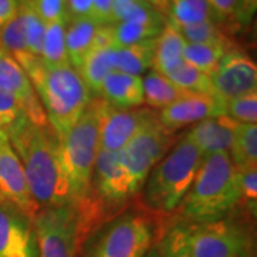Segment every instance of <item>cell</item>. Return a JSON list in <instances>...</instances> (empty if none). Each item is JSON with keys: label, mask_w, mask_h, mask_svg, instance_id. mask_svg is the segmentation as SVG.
<instances>
[{"label": "cell", "mask_w": 257, "mask_h": 257, "mask_svg": "<svg viewBox=\"0 0 257 257\" xmlns=\"http://www.w3.org/2000/svg\"><path fill=\"white\" fill-rule=\"evenodd\" d=\"M6 135L23 166L29 190L40 209L69 204L62 170L60 140L50 124H35L20 116Z\"/></svg>", "instance_id": "obj_1"}, {"label": "cell", "mask_w": 257, "mask_h": 257, "mask_svg": "<svg viewBox=\"0 0 257 257\" xmlns=\"http://www.w3.org/2000/svg\"><path fill=\"white\" fill-rule=\"evenodd\" d=\"M239 203L237 176L229 153H211L203 156L194 182L176 214L179 223L219 220Z\"/></svg>", "instance_id": "obj_2"}, {"label": "cell", "mask_w": 257, "mask_h": 257, "mask_svg": "<svg viewBox=\"0 0 257 257\" xmlns=\"http://www.w3.org/2000/svg\"><path fill=\"white\" fill-rule=\"evenodd\" d=\"M26 74L49 124L62 140L90 104L92 93L80 73L70 64L47 66L42 59H37Z\"/></svg>", "instance_id": "obj_3"}, {"label": "cell", "mask_w": 257, "mask_h": 257, "mask_svg": "<svg viewBox=\"0 0 257 257\" xmlns=\"http://www.w3.org/2000/svg\"><path fill=\"white\" fill-rule=\"evenodd\" d=\"M203 155L184 135L147 176L142 203L157 217L175 214L202 165Z\"/></svg>", "instance_id": "obj_4"}, {"label": "cell", "mask_w": 257, "mask_h": 257, "mask_svg": "<svg viewBox=\"0 0 257 257\" xmlns=\"http://www.w3.org/2000/svg\"><path fill=\"white\" fill-rule=\"evenodd\" d=\"M99 152L100 114L97 99H94L60 140L62 170L70 206L82 202L89 190Z\"/></svg>", "instance_id": "obj_5"}, {"label": "cell", "mask_w": 257, "mask_h": 257, "mask_svg": "<svg viewBox=\"0 0 257 257\" xmlns=\"http://www.w3.org/2000/svg\"><path fill=\"white\" fill-rule=\"evenodd\" d=\"M175 226L194 257H253L251 237L236 221L219 219Z\"/></svg>", "instance_id": "obj_6"}, {"label": "cell", "mask_w": 257, "mask_h": 257, "mask_svg": "<svg viewBox=\"0 0 257 257\" xmlns=\"http://www.w3.org/2000/svg\"><path fill=\"white\" fill-rule=\"evenodd\" d=\"M175 143V132L166 127L157 117L139 132L119 153V160L132 186L138 194L152 169L170 152Z\"/></svg>", "instance_id": "obj_7"}, {"label": "cell", "mask_w": 257, "mask_h": 257, "mask_svg": "<svg viewBox=\"0 0 257 257\" xmlns=\"http://www.w3.org/2000/svg\"><path fill=\"white\" fill-rule=\"evenodd\" d=\"M153 240V220L140 213H126L101 233L89 257H145Z\"/></svg>", "instance_id": "obj_8"}, {"label": "cell", "mask_w": 257, "mask_h": 257, "mask_svg": "<svg viewBox=\"0 0 257 257\" xmlns=\"http://www.w3.org/2000/svg\"><path fill=\"white\" fill-rule=\"evenodd\" d=\"M39 257H76L80 248L77 240V217L73 206L43 207L33 220Z\"/></svg>", "instance_id": "obj_9"}, {"label": "cell", "mask_w": 257, "mask_h": 257, "mask_svg": "<svg viewBox=\"0 0 257 257\" xmlns=\"http://www.w3.org/2000/svg\"><path fill=\"white\" fill-rule=\"evenodd\" d=\"M100 114V149L106 152H120L132 142V139L159 117L153 109L136 107L120 110L97 97Z\"/></svg>", "instance_id": "obj_10"}, {"label": "cell", "mask_w": 257, "mask_h": 257, "mask_svg": "<svg viewBox=\"0 0 257 257\" xmlns=\"http://www.w3.org/2000/svg\"><path fill=\"white\" fill-rule=\"evenodd\" d=\"M211 84L213 96L220 101L257 92L256 62L237 47L230 49L211 74Z\"/></svg>", "instance_id": "obj_11"}, {"label": "cell", "mask_w": 257, "mask_h": 257, "mask_svg": "<svg viewBox=\"0 0 257 257\" xmlns=\"http://www.w3.org/2000/svg\"><path fill=\"white\" fill-rule=\"evenodd\" d=\"M0 197L15 204L32 220L40 210L29 190L23 166L3 128H0Z\"/></svg>", "instance_id": "obj_12"}, {"label": "cell", "mask_w": 257, "mask_h": 257, "mask_svg": "<svg viewBox=\"0 0 257 257\" xmlns=\"http://www.w3.org/2000/svg\"><path fill=\"white\" fill-rule=\"evenodd\" d=\"M0 257H39L33 220L0 197Z\"/></svg>", "instance_id": "obj_13"}, {"label": "cell", "mask_w": 257, "mask_h": 257, "mask_svg": "<svg viewBox=\"0 0 257 257\" xmlns=\"http://www.w3.org/2000/svg\"><path fill=\"white\" fill-rule=\"evenodd\" d=\"M0 89L12 93L20 101L25 114L35 124H49L46 113L37 99L28 74L3 49H0Z\"/></svg>", "instance_id": "obj_14"}, {"label": "cell", "mask_w": 257, "mask_h": 257, "mask_svg": "<svg viewBox=\"0 0 257 257\" xmlns=\"http://www.w3.org/2000/svg\"><path fill=\"white\" fill-rule=\"evenodd\" d=\"M220 114H224V111L219 99L207 94L189 93L159 111V119L166 127L176 132L189 124H196L203 119Z\"/></svg>", "instance_id": "obj_15"}, {"label": "cell", "mask_w": 257, "mask_h": 257, "mask_svg": "<svg viewBox=\"0 0 257 257\" xmlns=\"http://www.w3.org/2000/svg\"><path fill=\"white\" fill-rule=\"evenodd\" d=\"M237 126L239 123L229 116H211L196 123L186 133V138L202 152L203 156L211 153H229Z\"/></svg>", "instance_id": "obj_16"}, {"label": "cell", "mask_w": 257, "mask_h": 257, "mask_svg": "<svg viewBox=\"0 0 257 257\" xmlns=\"http://www.w3.org/2000/svg\"><path fill=\"white\" fill-rule=\"evenodd\" d=\"M100 97L120 110L140 107L145 103L142 76L113 70L101 84Z\"/></svg>", "instance_id": "obj_17"}, {"label": "cell", "mask_w": 257, "mask_h": 257, "mask_svg": "<svg viewBox=\"0 0 257 257\" xmlns=\"http://www.w3.org/2000/svg\"><path fill=\"white\" fill-rule=\"evenodd\" d=\"M186 42L180 32L169 20L166 22L162 33L156 37L153 70L159 73L167 74L173 72L177 66L183 63V52Z\"/></svg>", "instance_id": "obj_18"}, {"label": "cell", "mask_w": 257, "mask_h": 257, "mask_svg": "<svg viewBox=\"0 0 257 257\" xmlns=\"http://www.w3.org/2000/svg\"><path fill=\"white\" fill-rule=\"evenodd\" d=\"M99 25L90 18L70 20L66 26V52L70 66L79 70L86 55L90 52L94 43Z\"/></svg>", "instance_id": "obj_19"}, {"label": "cell", "mask_w": 257, "mask_h": 257, "mask_svg": "<svg viewBox=\"0 0 257 257\" xmlns=\"http://www.w3.org/2000/svg\"><path fill=\"white\" fill-rule=\"evenodd\" d=\"M156 39L113 49V70L142 76L153 67Z\"/></svg>", "instance_id": "obj_20"}, {"label": "cell", "mask_w": 257, "mask_h": 257, "mask_svg": "<svg viewBox=\"0 0 257 257\" xmlns=\"http://www.w3.org/2000/svg\"><path fill=\"white\" fill-rule=\"evenodd\" d=\"M116 46H93L83 59L79 73L90 93L100 96L101 84L113 72V49Z\"/></svg>", "instance_id": "obj_21"}, {"label": "cell", "mask_w": 257, "mask_h": 257, "mask_svg": "<svg viewBox=\"0 0 257 257\" xmlns=\"http://www.w3.org/2000/svg\"><path fill=\"white\" fill-rule=\"evenodd\" d=\"M143 80V93L145 103L149 104V109L163 110L176 100L184 97L189 93L179 89L167 76L159 73L156 70H149V73L142 77Z\"/></svg>", "instance_id": "obj_22"}, {"label": "cell", "mask_w": 257, "mask_h": 257, "mask_svg": "<svg viewBox=\"0 0 257 257\" xmlns=\"http://www.w3.org/2000/svg\"><path fill=\"white\" fill-rule=\"evenodd\" d=\"M0 49H3L8 55L16 60L25 73L39 59L29 50L23 25L19 15L0 28Z\"/></svg>", "instance_id": "obj_23"}, {"label": "cell", "mask_w": 257, "mask_h": 257, "mask_svg": "<svg viewBox=\"0 0 257 257\" xmlns=\"http://www.w3.org/2000/svg\"><path fill=\"white\" fill-rule=\"evenodd\" d=\"M229 156L236 170L257 167V124L239 123Z\"/></svg>", "instance_id": "obj_24"}, {"label": "cell", "mask_w": 257, "mask_h": 257, "mask_svg": "<svg viewBox=\"0 0 257 257\" xmlns=\"http://www.w3.org/2000/svg\"><path fill=\"white\" fill-rule=\"evenodd\" d=\"M167 20L180 28L203 22H219V18L206 0H169Z\"/></svg>", "instance_id": "obj_25"}, {"label": "cell", "mask_w": 257, "mask_h": 257, "mask_svg": "<svg viewBox=\"0 0 257 257\" xmlns=\"http://www.w3.org/2000/svg\"><path fill=\"white\" fill-rule=\"evenodd\" d=\"M166 22H120L111 25L114 46L124 47L145 40L156 39L165 28Z\"/></svg>", "instance_id": "obj_26"}, {"label": "cell", "mask_w": 257, "mask_h": 257, "mask_svg": "<svg viewBox=\"0 0 257 257\" xmlns=\"http://www.w3.org/2000/svg\"><path fill=\"white\" fill-rule=\"evenodd\" d=\"M66 26H67V22H64V20L46 23L40 59L47 66H67V64H70L69 59H67L66 40H64Z\"/></svg>", "instance_id": "obj_27"}, {"label": "cell", "mask_w": 257, "mask_h": 257, "mask_svg": "<svg viewBox=\"0 0 257 257\" xmlns=\"http://www.w3.org/2000/svg\"><path fill=\"white\" fill-rule=\"evenodd\" d=\"M173 25V23H172ZM176 29L180 32L186 43H196V45H216V46L226 47L227 50L233 49V42L224 33L217 22H203L199 25L192 26H180Z\"/></svg>", "instance_id": "obj_28"}, {"label": "cell", "mask_w": 257, "mask_h": 257, "mask_svg": "<svg viewBox=\"0 0 257 257\" xmlns=\"http://www.w3.org/2000/svg\"><path fill=\"white\" fill-rule=\"evenodd\" d=\"M18 15L20 20H22V25H23L29 50H30L32 55L40 59L46 23L37 15L36 9L33 8L32 0H18Z\"/></svg>", "instance_id": "obj_29"}, {"label": "cell", "mask_w": 257, "mask_h": 257, "mask_svg": "<svg viewBox=\"0 0 257 257\" xmlns=\"http://www.w3.org/2000/svg\"><path fill=\"white\" fill-rule=\"evenodd\" d=\"M229 52L226 47L216 46V45H196V43H186L183 52V62L196 67L203 73L211 74L216 72L223 56Z\"/></svg>", "instance_id": "obj_30"}, {"label": "cell", "mask_w": 257, "mask_h": 257, "mask_svg": "<svg viewBox=\"0 0 257 257\" xmlns=\"http://www.w3.org/2000/svg\"><path fill=\"white\" fill-rule=\"evenodd\" d=\"M167 77L183 92L213 96V84H211L210 76L197 70L196 67L187 64L186 62L177 66L173 72L167 74Z\"/></svg>", "instance_id": "obj_31"}, {"label": "cell", "mask_w": 257, "mask_h": 257, "mask_svg": "<svg viewBox=\"0 0 257 257\" xmlns=\"http://www.w3.org/2000/svg\"><path fill=\"white\" fill-rule=\"evenodd\" d=\"M167 19L145 0H113V25L120 22H163Z\"/></svg>", "instance_id": "obj_32"}, {"label": "cell", "mask_w": 257, "mask_h": 257, "mask_svg": "<svg viewBox=\"0 0 257 257\" xmlns=\"http://www.w3.org/2000/svg\"><path fill=\"white\" fill-rule=\"evenodd\" d=\"M224 116H229L237 123L257 121V92L247 93L239 97L221 101Z\"/></svg>", "instance_id": "obj_33"}, {"label": "cell", "mask_w": 257, "mask_h": 257, "mask_svg": "<svg viewBox=\"0 0 257 257\" xmlns=\"http://www.w3.org/2000/svg\"><path fill=\"white\" fill-rule=\"evenodd\" d=\"M236 176L239 186L240 203L246 204L248 211L254 216L257 206V167L236 170Z\"/></svg>", "instance_id": "obj_34"}, {"label": "cell", "mask_w": 257, "mask_h": 257, "mask_svg": "<svg viewBox=\"0 0 257 257\" xmlns=\"http://www.w3.org/2000/svg\"><path fill=\"white\" fill-rule=\"evenodd\" d=\"M156 250L160 257H194L186 247L182 234L176 226H172L162 240H159Z\"/></svg>", "instance_id": "obj_35"}, {"label": "cell", "mask_w": 257, "mask_h": 257, "mask_svg": "<svg viewBox=\"0 0 257 257\" xmlns=\"http://www.w3.org/2000/svg\"><path fill=\"white\" fill-rule=\"evenodd\" d=\"M23 114L20 101L12 93L0 89V128L6 130Z\"/></svg>", "instance_id": "obj_36"}, {"label": "cell", "mask_w": 257, "mask_h": 257, "mask_svg": "<svg viewBox=\"0 0 257 257\" xmlns=\"http://www.w3.org/2000/svg\"><path fill=\"white\" fill-rule=\"evenodd\" d=\"M33 8L45 23L64 20L69 22L66 13V0H32Z\"/></svg>", "instance_id": "obj_37"}, {"label": "cell", "mask_w": 257, "mask_h": 257, "mask_svg": "<svg viewBox=\"0 0 257 257\" xmlns=\"http://www.w3.org/2000/svg\"><path fill=\"white\" fill-rule=\"evenodd\" d=\"M90 19L99 26L113 25V0H93Z\"/></svg>", "instance_id": "obj_38"}, {"label": "cell", "mask_w": 257, "mask_h": 257, "mask_svg": "<svg viewBox=\"0 0 257 257\" xmlns=\"http://www.w3.org/2000/svg\"><path fill=\"white\" fill-rule=\"evenodd\" d=\"M257 10V0H237L234 19L241 26H248Z\"/></svg>", "instance_id": "obj_39"}, {"label": "cell", "mask_w": 257, "mask_h": 257, "mask_svg": "<svg viewBox=\"0 0 257 257\" xmlns=\"http://www.w3.org/2000/svg\"><path fill=\"white\" fill-rule=\"evenodd\" d=\"M93 0H66V13L69 22L74 19L90 18Z\"/></svg>", "instance_id": "obj_40"}, {"label": "cell", "mask_w": 257, "mask_h": 257, "mask_svg": "<svg viewBox=\"0 0 257 257\" xmlns=\"http://www.w3.org/2000/svg\"><path fill=\"white\" fill-rule=\"evenodd\" d=\"M206 3L216 13L219 20L234 18V10H236L237 0H206Z\"/></svg>", "instance_id": "obj_41"}, {"label": "cell", "mask_w": 257, "mask_h": 257, "mask_svg": "<svg viewBox=\"0 0 257 257\" xmlns=\"http://www.w3.org/2000/svg\"><path fill=\"white\" fill-rule=\"evenodd\" d=\"M18 0H0V28L18 15Z\"/></svg>", "instance_id": "obj_42"}, {"label": "cell", "mask_w": 257, "mask_h": 257, "mask_svg": "<svg viewBox=\"0 0 257 257\" xmlns=\"http://www.w3.org/2000/svg\"><path fill=\"white\" fill-rule=\"evenodd\" d=\"M149 5H152L156 10H159L163 16H167L169 12V0H145Z\"/></svg>", "instance_id": "obj_43"}, {"label": "cell", "mask_w": 257, "mask_h": 257, "mask_svg": "<svg viewBox=\"0 0 257 257\" xmlns=\"http://www.w3.org/2000/svg\"><path fill=\"white\" fill-rule=\"evenodd\" d=\"M145 257H160V256H159V253H157L156 247H152L149 251H147L146 256Z\"/></svg>", "instance_id": "obj_44"}, {"label": "cell", "mask_w": 257, "mask_h": 257, "mask_svg": "<svg viewBox=\"0 0 257 257\" xmlns=\"http://www.w3.org/2000/svg\"><path fill=\"white\" fill-rule=\"evenodd\" d=\"M119 2H135V0H119Z\"/></svg>", "instance_id": "obj_45"}]
</instances>
